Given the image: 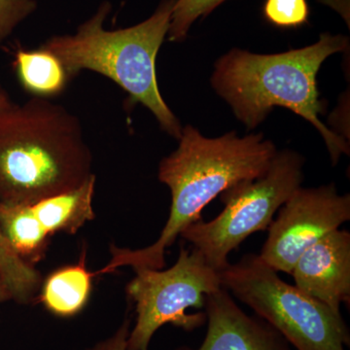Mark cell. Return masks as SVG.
<instances>
[{
	"label": "cell",
	"instance_id": "cell-8",
	"mask_svg": "<svg viewBox=\"0 0 350 350\" xmlns=\"http://www.w3.org/2000/svg\"><path fill=\"white\" fill-rule=\"evenodd\" d=\"M350 220V196L335 184L299 187L278 211L259 256L276 273L291 275L308 248Z\"/></svg>",
	"mask_w": 350,
	"mask_h": 350
},
{
	"label": "cell",
	"instance_id": "cell-12",
	"mask_svg": "<svg viewBox=\"0 0 350 350\" xmlns=\"http://www.w3.org/2000/svg\"><path fill=\"white\" fill-rule=\"evenodd\" d=\"M94 188V174L77 188L34 202L31 204L32 211L51 237L57 232L75 234L96 217Z\"/></svg>",
	"mask_w": 350,
	"mask_h": 350
},
{
	"label": "cell",
	"instance_id": "cell-9",
	"mask_svg": "<svg viewBox=\"0 0 350 350\" xmlns=\"http://www.w3.org/2000/svg\"><path fill=\"white\" fill-rule=\"evenodd\" d=\"M291 275L295 286L340 314L350 303V234L345 230L327 234L297 260Z\"/></svg>",
	"mask_w": 350,
	"mask_h": 350
},
{
	"label": "cell",
	"instance_id": "cell-1",
	"mask_svg": "<svg viewBox=\"0 0 350 350\" xmlns=\"http://www.w3.org/2000/svg\"><path fill=\"white\" fill-rule=\"evenodd\" d=\"M178 142L176 150L159 165V180L172 193L169 218L160 237L142 250L112 244L111 259L98 275L122 267L162 269L167 250L188 226L202 219L204 207L225 191L264 174L278 151L262 133L239 137L231 131L211 138L191 125L183 126Z\"/></svg>",
	"mask_w": 350,
	"mask_h": 350
},
{
	"label": "cell",
	"instance_id": "cell-6",
	"mask_svg": "<svg viewBox=\"0 0 350 350\" xmlns=\"http://www.w3.org/2000/svg\"><path fill=\"white\" fill-rule=\"evenodd\" d=\"M305 159L298 152L278 151L264 174L221 194L225 208L208 222L188 226L180 238L199 250L209 266L220 271L230 253L251 234L268 230L278 209L304 181Z\"/></svg>",
	"mask_w": 350,
	"mask_h": 350
},
{
	"label": "cell",
	"instance_id": "cell-15",
	"mask_svg": "<svg viewBox=\"0 0 350 350\" xmlns=\"http://www.w3.org/2000/svg\"><path fill=\"white\" fill-rule=\"evenodd\" d=\"M0 276L12 300L20 305L36 303L43 278L36 266L24 261L14 251L0 228Z\"/></svg>",
	"mask_w": 350,
	"mask_h": 350
},
{
	"label": "cell",
	"instance_id": "cell-4",
	"mask_svg": "<svg viewBox=\"0 0 350 350\" xmlns=\"http://www.w3.org/2000/svg\"><path fill=\"white\" fill-rule=\"evenodd\" d=\"M175 0H162L148 19L126 29L108 31L111 4L103 2L75 34L53 36L40 46L63 64L69 77L91 70L116 83L131 100L153 113L170 137H181L180 122L165 103L156 75L159 51L169 33Z\"/></svg>",
	"mask_w": 350,
	"mask_h": 350
},
{
	"label": "cell",
	"instance_id": "cell-22",
	"mask_svg": "<svg viewBox=\"0 0 350 350\" xmlns=\"http://www.w3.org/2000/svg\"><path fill=\"white\" fill-rule=\"evenodd\" d=\"M14 103L9 98L8 94L4 91L3 88L0 85V113L7 111L14 107Z\"/></svg>",
	"mask_w": 350,
	"mask_h": 350
},
{
	"label": "cell",
	"instance_id": "cell-18",
	"mask_svg": "<svg viewBox=\"0 0 350 350\" xmlns=\"http://www.w3.org/2000/svg\"><path fill=\"white\" fill-rule=\"evenodd\" d=\"M36 9V0H0V45Z\"/></svg>",
	"mask_w": 350,
	"mask_h": 350
},
{
	"label": "cell",
	"instance_id": "cell-23",
	"mask_svg": "<svg viewBox=\"0 0 350 350\" xmlns=\"http://www.w3.org/2000/svg\"><path fill=\"white\" fill-rule=\"evenodd\" d=\"M10 300H12V297H11L10 292H9L5 282H3L1 276H0V304Z\"/></svg>",
	"mask_w": 350,
	"mask_h": 350
},
{
	"label": "cell",
	"instance_id": "cell-13",
	"mask_svg": "<svg viewBox=\"0 0 350 350\" xmlns=\"http://www.w3.org/2000/svg\"><path fill=\"white\" fill-rule=\"evenodd\" d=\"M0 228L24 261L36 266L45 257L51 236L34 215L31 204H0Z\"/></svg>",
	"mask_w": 350,
	"mask_h": 350
},
{
	"label": "cell",
	"instance_id": "cell-14",
	"mask_svg": "<svg viewBox=\"0 0 350 350\" xmlns=\"http://www.w3.org/2000/svg\"><path fill=\"white\" fill-rule=\"evenodd\" d=\"M14 68L22 87L34 98H47L61 94L70 79L61 61L41 47L17 51Z\"/></svg>",
	"mask_w": 350,
	"mask_h": 350
},
{
	"label": "cell",
	"instance_id": "cell-17",
	"mask_svg": "<svg viewBox=\"0 0 350 350\" xmlns=\"http://www.w3.org/2000/svg\"><path fill=\"white\" fill-rule=\"evenodd\" d=\"M262 12L269 24L282 29H297L310 17L306 0H266Z\"/></svg>",
	"mask_w": 350,
	"mask_h": 350
},
{
	"label": "cell",
	"instance_id": "cell-10",
	"mask_svg": "<svg viewBox=\"0 0 350 350\" xmlns=\"http://www.w3.org/2000/svg\"><path fill=\"white\" fill-rule=\"evenodd\" d=\"M204 308L207 332L202 345L176 350H291L265 320L246 314L225 288L206 296Z\"/></svg>",
	"mask_w": 350,
	"mask_h": 350
},
{
	"label": "cell",
	"instance_id": "cell-19",
	"mask_svg": "<svg viewBox=\"0 0 350 350\" xmlns=\"http://www.w3.org/2000/svg\"><path fill=\"white\" fill-rule=\"evenodd\" d=\"M131 332V319H126L112 336L100 340L88 350H126Z\"/></svg>",
	"mask_w": 350,
	"mask_h": 350
},
{
	"label": "cell",
	"instance_id": "cell-2",
	"mask_svg": "<svg viewBox=\"0 0 350 350\" xmlns=\"http://www.w3.org/2000/svg\"><path fill=\"white\" fill-rule=\"evenodd\" d=\"M347 50L349 38L329 32L312 45L278 54L234 48L214 64L211 86L247 130L261 125L276 107L303 117L319 131L336 165L342 155H349V142L319 119L326 105L319 98L317 75L329 57Z\"/></svg>",
	"mask_w": 350,
	"mask_h": 350
},
{
	"label": "cell",
	"instance_id": "cell-20",
	"mask_svg": "<svg viewBox=\"0 0 350 350\" xmlns=\"http://www.w3.org/2000/svg\"><path fill=\"white\" fill-rule=\"evenodd\" d=\"M344 100H340L336 109L334 110L330 118L329 125L332 126L331 130L345 139L349 142V128L347 126V112H349V94H342Z\"/></svg>",
	"mask_w": 350,
	"mask_h": 350
},
{
	"label": "cell",
	"instance_id": "cell-21",
	"mask_svg": "<svg viewBox=\"0 0 350 350\" xmlns=\"http://www.w3.org/2000/svg\"><path fill=\"white\" fill-rule=\"evenodd\" d=\"M317 1L335 10L349 27V0H317Z\"/></svg>",
	"mask_w": 350,
	"mask_h": 350
},
{
	"label": "cell",
	"instance_id": "cell-16",
	"mask_svg": "<svg viewBox=\"0 0 350 350\" xmlns=\"http://www.w3.org/2000/svg\"><path fill=\"white\" fill-rule=\"evenodd\" d=\"M226 0H175L167 38L181 42L187 38L196 21L206 18Z\"/></svg>",
	"mask_w": 350,
	"mask_h": 350
},
{
	"label": "cell",
	"instance_id": "cell-5",
	"mask_svg": "<svg viewBox=\"0 0 350 350\" xmlns=\"http://www.w3.org/2000/svg\"><path fill=\"white\" fill-rule=\"evenodd\" d=\"M219 273L221 286L252 308L298 350H345L349 327L342 314L283 282L259 255L247 254Z\"/></svg>",
	"mask_w": 350,
	"mask_h": 350
},
{
	"label": "cell",
	"instance_id": "cell-7",
	"mask_svg": "<svg viewBox=\"0 0 350 350\" xmlns=\"http://www.w3.org/2000/svg\"><path fill=\"white\" fill-rule=\"evenodd\" d=\"M133 271L135 276L126 291L135 304L137 321L131 329L126 350H148L152 338L165 324L188 332L204 325L206 313L189 314L188 308H204L206 296L222 287L218 271L194 247L181 246L176 262L165 271Z\"/></svg>",
	"mask_w": 350,
	"mask_h": 350
},
{
	"label": "cell",
	"instance_id": "cell-11",
	"mask_svg": "<svg viewBox=\"0 0 350 350\" xmlns=\"http://www.w3.org/2000/svg\"><path fill=\"white\" fill-rule=\"evenodd\" d=\"M86 256L84 248L78 262L57 269L43 280L36 303L42 304L48 312L62 319L81 312L90 300L96 275L87 269Z\"/></svg>",
	"mask_w": 350,
	"mask_h": 350
},
{
	"label": "cell",
	"instance_id": "cell-3",
	"mask_svg": "<svg viewBox=\"0 0 350 350\" xmlns=\"http://www.w3.org/2000/svg\"><path fill=\"white\" fill-rule=\"evenodd\" d=\"M92 175L81 124L66 108L33 98L0 113V204H32Z\"/></svg>",
	"mask_w": 350,
	"mask_h": 350
}]
</instances>
